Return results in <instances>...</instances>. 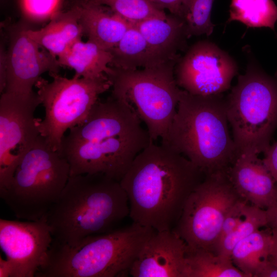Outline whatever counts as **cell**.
Here are the masks:
<instances>
[{"instance_id":"obj_1","label":"cell","mask_w":277,"mask_h":277,"mask_svg":"<svg viewBox=\"0 0 277 277\" xmlns=\"http://www.w3.org/2000/svg\"><path fill=\"white\" fill-rule=\"evenodd\" d=\"M205 173L183 155L151 142L135 157L120 183L133 223L157 231L171 230Z\"/></svg>"},{"instance_id":"obj_2","label":"cell","mask_w":277,"mask_h":277,"mask_svg":"<svg viewBox=\"0 0 277 277\" xmlns=\"http://www.w3.org/2000/svg\"><path fill=\"white\" fill-rule=\"evenodd\" d=\"M129 215L120 182L104 173L70 176L44 215L53 242L75 247L87 238L110 232Z\"/></svg>"},{"instance_id":"obj_3","label":"cell","mask_w":277,"mask_h":277,"mask_svg":"<svg viewBox=\"0 0 277 277\" xmlns=\"http://www.w3.org/2000/svg\"><path fill=\"white\" fill-rule=\"evenodd\" d=\"M228 123L222 94L196 95L182 89L161 143L183 155L206 175L227 172L238 156Z\"/></svg>"},{"instance_id":"obj_4","label":"cell","mask_w":277,"mask_h":277,"mask_svg":"<svg viewBox=\"0 0 277 277\" xmlns=\"http://www.w3.org/2000/svg\"><path fill=\"white\" fill-rule=\"evenodd\" d=\"M132 223L90 236L71 247L52 242L36 277H115L129 270L144 245L155 232Z\"/></svg>"},{"instance_id":"obj_5","label":"cell","mask_w":277,"mask_h":277,"mask_svg":"<svg viewBox=\"0 0 277 277\" xmlns=\"http://www.w3.org/2000/svg\"><path fill=\"white\" fill-rule=\"evenodd\" d=\"M248 53L245 73L226 97L238 156L264 153L277 129V71L268 74Z\"/></svg>"},{"instance_id":"obj_6","label":"cell","mask_w":277,"mask_h":277,"mask_svg":"<svg viewBox=\"0 0 277 277\" xmlns=\"http://www.w3.org/2000/svg\"><path fill=\"white\" fill-rule=\"evenodd\" d=\"M70 165L41 135L17 165L0 197L18 219L36 221L55 203L70 177Z\"/></svg>"},{"instance_id":"obj_7","label":"cell","mask_w":277,"mask_h":277,"mask_svg":"<svg viewBox=\"0 0 277 277\" xmlns=\"http://www.w3.org/2000/svg\"><path fill=\"white\" fill-rule=\"evenodd\" d=\"M180 57L135 70L112 67L108 76L112 94L132 106L153 142L165 137L176 111L182 89L176 84L174 67Z\"/></svg>"},{"instance_id":"obj_8","label":"cell","mask_w":277,"mask_h":277,"mask_svg":"<svg viewBox=\"0 0 277 277\" xmlns=\"http://www.w3.org/2000/svg\"><path fill=\"white\" fill-rule=\"evenodd\" d=\"M50 75L51 82L41 77L35 85L45 111L38 129L50 147L60 151L65 132L85 121L99 96L112 87V82L108 76L88 78L74 75L68 78L58 73Z\"/></svg>"},{"instance_id":"obj_9","label":"cell","mask_w":277,"mask_h":277,"mask_svg":"<svg viewBox=\"0 0 277 277\" xmlns=\"http://www.w3.org/2000/svg\"><path fill=\"white\" fill-rule=\"evenodd\" d=\"M241 199L227 172L207 174L188 196L172 230L188 248L213 252L227 213Z\"/></svg>"},{"instance_id":"obj_10","label":"cell","mask_w":277,"mask_h":277,"mask_svg":"<svg viewBox=\"0 0 277 277\" xmlns=\"http://www.w3.org/2000/svg\"><path fill=\"white\" fill-rule=\"evenodd\" d=\"M151 142L144 129L125 136L63 143L60 152L70 165V176L102 173L120 182L135 157Z\"/></svg>"},{"instance_id":"obj_11","label":"cell","mask_w":277,"mask_h":277,"mask_svg":"<svg viewBox=\"0 0 277 277\" xmlns=\"http://www.w3.org/2000/svg\"><path fill=\"white\" fill-rule=\"evenodd\" d=\"M41 102L37 93L23 96L7 93L0 98V190L9 185L25 154L40 135L34 112Z\"/></svg>"},{"instance_id":"obj_12","label":"cell","mask_w":277,"mask_h":277,"mask_svg":"<svg viewBox=\"0 0 277 277\" xmlns=\"http://www.w3.org/2000/svg\"><path fill=\"white\" fill-rule=\"evenodd\" d=\"M238 73L235 61L215 44L200 41L192 45L174 67L177 86L196 95L222 94Z\"/></svg>"},{"instance_id":"obj_13","label":"cell","mask_w":277,"mask_h":277,"mask_svg":"<svg viewBox=\"0 0 277 277\" xmlns=\"http://www.w3.org/2000/svg\"><path fill=\"white\" fill-rule=\"evenodd\" d=\"M53 242L45 216L36 221L0 219V248L10 264L12 277H34Z\"/></svg>"},{"instance_id":"obj_14","label":"cell","mask_w":277,"mask_h":277,"mask_svg":"<svg viewBox=\"0 0 277 277\" xmlns=\"http://www.w3.org/2000/svg\"><path fill=\"white\" fill-rule=\"evenodd\" d=\"M25 23L12 26L9 32L7 50L8 73L5 91L15 95L28 96L35 93L33 90L42 74L58 73L57 58L39 45L27 34Z\"/></svg>"},{"instance_id":"obj_15","label":"cell","mask_w":277,"mask_h":277,"mask_svg":"<svg viewBox=\"0 0 277 277\" xmlns=\"http://www.w3.org/2000/svg\"><path fill=\"white\" fill-rule=\"evenodd\" d=\"M141 123L126 100L111 94L104 101L98 100L85 121L70 129L62 143L129 135L145 129Z\"/></svg>"},{"instance_id":"obj_16","label":"cell","mask_w":277,"mask_h":277,"mask_svg":"<svg viewBox=\"0 0 277 277\" xmlns=\"http://www.w3.org/2000/svg\"><path fill=\"white\" fill-rule=\"evenodd\" d=\"M186 243L174 231H156L132 264L133 277H186Z\"/></svg>"},{"instance_id":"obj_17","label":"cell","mask_w":277,"mask_h":277,"mask_svg":"<svg viewBox=\"0 0 277 277\" xmlns=\"http://www.w3.org/2000/svg\"><path fill=\"white\" fill-rule=\"evenodd\" d=\"M258 155H239L227 174L242 198L252 205L266 210L277 201V183Z\"/></svg>"},{"instance_id":"obj_18","label":"cell","mask_w":277,"mask_h":277,"mask_svg":"<svg viewBox=\"0 0 277 277\" xmlns=\"http://www.w3.org/2000/svg\"><path fill=\"white\" fill-rule=\"evenodd\" d=\"M133 25L160 63L179 58L178 52L186 48L189 38L185 25L177 15L171 14L165 18H151Z\"/></svg>"},{"instance_id":"obj_19","label":"cell","mask_w":277,"mask_h":277,"mask_svg":"<svg viewBox=\"0 0 277 277\" xmlns=\"http://www.w3.org/2000/svg\"><path fill=\"white\" fill-rule=\"evenodd\" d=\"M79 21L88 39L107 50H110L122 39L131 23L91 0L76 5Z\"/></svg>"},{"instance_id":"obj_20","label":"cell","mask_w":277,"mask_h":277,"mask_svg":"<svg viewBox=\"0 0 277 277\" xmlns=\"http://www.w3.org/2000/svg\"><path fill=\"white\" fill-rule=\"evenodd\" d=\"M28 35L52 56L57 58L84 35L77 7L61 12L38 30L28 28Z\"/></svg>"},{"instance_id":"obj_21","label":"cell","mask_w":277,"mask_h":277,"mask_svg":"<svg viewBox=\"0 0 277 277\" xmlns=\"http://www.w3.org/2000/svg\"><path fill=\"white\" fill-rule=\"evenodd\" d=\"M112 55L110 51L88 39L74 42L57 57L61 67L75 71V75L88 78L108 76L112 72Z\"/></svg>"},{"instance_id":"obj_22","label":"cell","mask_w":277,"mask_h":277,"mask_svg":"<svg viewBox=\"0 0 277 277\" xmlns=\"http://www.w3.org/2000/svg\"><path fill=\"white\" fill-rule=\"evenodd\" d=\"M111 67L130 70L152 66L160 63L155 57L144 37L132 24L112 49Z\"/></svg>"},{"instance_id":"obj_23","label":"cell","mask_w":277,"mask_h":277,"mask_svg":"<svg viewBox=\"0 0 277 277\" xmlns=\"http://www.w3.org/2000/svg\"><path fill=\"white\" fill-rule=\"evenodd\" d=\"M272 244L271 228L259 229L235 245L231 259L246 277H254L263 263L269 259Z\"/></svg>"},{"instance_id":"obj_24","label":"cell","mask_w":277,"mask_h":277,"mask_svg":"<svg viewBox=\"0 0 277 277\" xmlns=\"http://www.w3.org/2000/svg\"><path fill=\"white\" fill-rule=\"evenodd\" d=\"M186 277H246L233 263L231 258L205 249L187 246Z\"/></svg>"},{"instance_id":"obj_25","label":"cell","mask_w":277,"mask_h":277,"mask_svg":"<svg viewBox=\"0 0 277 277\" xmlns=\"http://www.w3.org/2000/svg\"><path fill=\"white\" fill-rule=\"evenodd\" d=\"M235 21L248 27H267L275 31L277 6L273 0H231L227 23Z\"/></svg>"},{"instance_id":"obj_26","label":"cell","mask_w":277,"mask_h":277,"mask_svg":"<svg viewBox=\"0 0 277 277\" xmlns=\"http://www.w3.org/2000/svg\"><path fill=\"white\" fill-rule=\"evenodd\" d=\"M214 0H183L177 16L183 21L188 38L210 35L215 25L211 21Z\"/></svg>"},{"instance_id":"obj_27","label":"cell","mask_w":277,"mask_h":277,"mask_svg":"<svg viewBox=\"0 0 277 277\" xmlns=\"http://www.w3.org/2000/svg\"><path fill=\"white\" fill-rule=\"evenodd\" d=\"M264 226H268L267 210L248 205L243 220L232 232L216 244L213 252L231 258L232 250L238 242Z\"/></svg>"},{"instance_id":"obj_28","label":"cell","mask_w":277,"mask_h":277,"mask_svg":"<svg viewBox=\"0 0 277 277\" xmlns=\"http://www.w3.org/2000/svg\"><path fill=\"white\" fill-rule=\"evenodd\" d=\"M109 7L131 24L154 17L165 18L164 10L157 8L150 0H91Z\"/></svg>"},{"instance_id":"obj_29","label":"cell","mask_w":277,"mask_h":277,"mask_svg":"<svg viewBox=\"0 0 277 277\" xmlns=\"http://www.w3.org/2000/svg\"><path fill=\"white\" fill-rule=\"evenodd\" d=\"M22 13L32 23L50 21L60 11L62 0H19Z\"/></svg>"},{"instance_id":"obj_30","label":"cell","mask_w":277,"mask_h":277,"mask_svg":"<svg viewBox=\"0 0 277 277\" xmlns=\"http://www.w3.org/2000/svg\"><path fill=\"white\" fill-rule=\"evenodd\" d=\"M247 202L248 201L245 199H241L227 213L223 221L220 236L215 246L232 232L243 220L248 205Z\"/></svg>"},{"instance_id":"obj_31","label":"cell","mask_w":277,"mask_h":277,"mask_svg":"<svg viewBox=\"0 0 277 277\" xmlns=\"http://www.w3.org/2000/svg\"><path fill=\"white\" fill-rule=\"evenodd\" d=\"M263 153V162L277 183V142L270 145Z\"/></svg>"},{"instance_id":"obj_32","label":"cell","mask_w":277,"mask_h":277,"mask_svg":"<svg viewBox=\"0 0 277 277\" xmlns=\"http://www.w3.org/2000/svg\"><path fill=\"white\" fill-rule=\"evenodd\" d=\"M8 73L7 50L2 45L0 48V92L2 94L5 90Z\"/></svg>"},{"instance_id":"obj_33","label":"cell","mask_w":277,"mask_h":277,"mask_svg":"<svg viewBox=\"0 0 277 277\" xmlns=\"http://www.w3.org/2000/svg\"><path fill=\"white\" fill-rule=\"evenodd\" d=\"M157 8L167 9L171 14L177 15L183 0H150Z\"/></svg>"},{"instance_id":"obj_34","label":"cell","mask_w":277,"mask_h":277,"mask_svg":"<svg viewBox=\"0 0 277 277\" xmlns=\"http://www.w3.org/2000/svg\"><path fill=\"white\" fill-rule=\"evenodd\" d=\"M254 277H277V267L269 259L267 260L259 268Z\"/></svg>"},{"instance_id":"obj_35","label":"cell","mask_w":277,"mask_h":277,"mask_svg":"<svg viewBox=\"0 0 277 277\" xmlns=\"http://www.w3.org/2000/svg\"><path fill=\"white\" fill-rule=\"evenodd\" d=\"M266 210L268 217V226L271 228L277 229V201Z\"/></svg>"},{"instance_id":"obj_36","label":"cell","mask_w":277,"mask_h":277,"mask_svg":"<svg viewBox=\"0 0 277 277\" xmlns=\"http://www.w3.org/2000/svg\"><path fill=\"white\" fill-rule=\"evenodd\" d=\"M271 229L272 233V244L269 260L277 267V229Z\"/></svg>"},{"instance_id":"obj_37","label":"cell","mask_w":277,"mask_h":277,"mask_svg":"<svg viewBox=\"0 0 277 277\" xmlns=\"http://www.w3.org/2000/svg\"><path fill=\"white\" fill-rule=\"evenodd\" d=\"M0 277H12V270L10 264L0 255Z\"/></svg>"}]
</instances>
